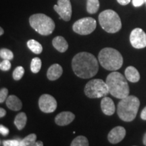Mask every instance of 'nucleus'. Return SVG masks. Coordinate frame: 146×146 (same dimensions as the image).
<instances>
[{
  "label": "nucleus",
  "mask_w": 146,
  "mask_h": 146,
  "mask_svg": "<svg viewBox=\"0 0 146 146\" xmlns=\"http://www.w3.org/2000/svg\"><path fill=\"white\" fill-rule=\"evenodd\" d=\"M72 68L76 76L87 79L96 75L99 65L94 55L88 52H81L73 58Z\"/></svg>",
  "instance_id": "1"
},
{
  "label": "nucleus",
  "mask_w": 146,
  "mask_h": 146,
  "mask_svg": "<svg viewBox=\"0 0 146 146\" xmlns=\"http://www.w3.org/2000/svg\"><path fill=\"white\" fill-rule=\"evenodd\" d=\"M109 93L118 99H123L129 94V87L127 78L118 72H111L106 78Z\"/></svg>",
  "instance_id": "2"
},
{
  "label": "nucleus",
  "mask_w": 146,
  "mask_h": 146,
  "mask_svg": "<svg viewBox=\"0 0 146 146\" xmlns=\"http://www.w3.org/2000/svg\"><path fill=\"white\" fill-rule=\"evenodd\" d=\"M139 105V100L134 96H128L121 99L117 107L118 116L125 122L133 121L136 117Z\"/></svg>",
  "instance_id": "3"
},
{
  "label": "nucleus",
  "mask_w": 146,
  "mask_h": 146,
  "mask_svg": "<svg viewBox=\"0 0 146 146\" xmlns=\"http://www.w3.org/2000/svg\"><path fill=\"white\" fill-rule=\"evenodd\" d=\"M98 60L104 68L110 71H116L122 67L123 58L118 50L111 47L102 49L98 55Z\"/></svg>",
  "instance_id": "4"
},
{
  "label": "nucleus",
  "mask_w": 146,
  "mask_h": 146,
  "mask_svg": "<svg viewBox=\"0 0 146 146\" xmlns=\"http://www.w3.org/2000/svg\"><path fill=\"white\" fill-rule=\"evenodd\" d=\"M31 27L41 35H50L55 29L54 21L44 14H35L30 16Z\"/></svg>",
  "instance_id": "5"
},
{
  "label": "nucleus",
  "mask_w": 146,
  "mask_h": 146,
  "mask_svg": "<svg viewBox=\"0 0 146 146\" xmlns=\"http://www.w3.org/2000/svg\"><path fill=\"white\" fill-rule=\"evenodd\" d=\"M99 23L102 28L109 33H117L122 28V23L118 14L112 10H106L99 15Z\"/></svg>",
  "instance_id": "6"
},
{
  "label": "nucleus",
  "mask_w": 146,
  "mask_h": 146,
  "mask_svg": "<svg viewBox=\"0 0 146 146\" xmlns=\"http://www.w3.org/2000/svg\"><path fill=\"white\" fill-rule=\"evenodd\" d=\"M84 91L89 98H100L110 94L106 83L102 79H93L85 85Z\"/></svg>",
  "instance_id": "7"
},
{
  "label": "nucleus",
  "mask_w": 146,
  "mask_h": 146,
  "mask_svg": "<svg viewBox=\"0 0 146 146\" xmlns=\"http://www.w3.org/2000/svg\"><path fill=\"white\" fill-rule=\"evenodd\" d=\"M96 21L91 17L83 18L74 23L72 29L76 33L81 35L91 34L96 28Z\"/></svg>",
  "instance_id": "8"
},
{
  "label": "nucleus",
  "mask_w": 146,
  "mask_h": 146,
  "mask_svg": "<svg viewBox=\"0 0 146 146\" xmlns=\"http://www.w3.org/2000/svg\"><path fill=\"white\" fill-rule=\"evenodd\" d=\"M54 10L59 14L60 19L69 21L72 16V5L70 0H58L57 5H54Z\"/></svg>",
  "instance_id": "9"
},
{
  "label": "nucleus",
  "mask_w": 146,
  "mask_h": 146,
  "mask_svg": "<svg viewBox=\"0 0 146 146\" xmlns=\"http://www.w3.org/2000/svg\"><path fill=\"white\" fill-rule=\"evenodd\" d=\"M39 106L43 112H54L57 108V102L51 95L43 94L39 98Z\"/></svg>",
  "instance_id": "10"
},
{
  "label": "nucleus",
  "mask_w": 146,
  "mask_h": 146,
  "mask_svg": "<svg viewBox=\"0 0 146 146\" xmlns=\"http://www.w3.org/2000/svg\"><path fill=\"white\" fill-rule=\"evenodd\" d=\"M130 42L135 48H144L146 47V33L140 28L133 29L130 35Z\"/></svg>",
  "instance_id": "11"
},
{
  "label": "nucleus",
  "mask_w": 146,
  "mask_h": 146,
  "mask_svg": "<svg viewBox=\"0 0 146 146\" xmlns=\"http://www.w3.org/2000/svg\"><path fill=\"white\" fill-rule=\"evenodd\" d=\"M126 135V130L123 127H114L110 131L108 135V139L110 143L116 144L119 143L125 138Z\"/></svg>",
  "instance_id": "12"
},
{
  "label": "nucleus",
  "mask_w": 146,
  "mask_h": 146,
  "mask_svg": "<svg viewBox=\"0 0 146 146\" xmlns=\"http://www.w3.org/2000/svg\"><path fill=\"white\" fill-rule=\"evenodd\" d=\"M75 118V115L70 112H62L55 118V122L59 126H66L70 124Z\"/></svg>",
  "instance_id": "13"
},
{
  "label": "nucleus",
  "mask_w": 146,
  "mask_h": 146,
  "mask_svg": "<svg viewBox=\"0 0 146 146\" xmlns=\"http://www.w3.org/2000/svg\"><path fill=\"white\" fill-rule=\"evenodd\" d=\"M101 108L104 114L107 116L114 114L116 111L114 103L113 100L108 97H104L101 102Z\"/></svg>",
  "instance_id": "14"
},
{
  "label": "nucleus",
  "mask_w": 146,
  "mask_h": 146,
  "mask_svg": "<svg viewBox=\"0 0 146 146\" xmlns=\"http://www.w3.org/2000/svg\"><path fill=\"white\" fill-rule=\"evenodd\" d=\"M63 69L58 64H54L51 66L47 70V76L50 81H56L62 74Z\"/></svg>",
  "instance_id": "15"
},
{
  "label": "nucleus",
  "mask_w": 146,
  "mask_h": 146,
  "mask_svg": "<svg viewBox=\"0 0 146 146\" xmlns=\"http://www.w3.org/2000/svg\"><path fill=\"white\" fill-rule=\"evenodd\" d=\"M52 44L56 50L61 53L65 52L68 48V43L64 38L62 36H58L54 38L52 41Z\"/></svg>",
  "instance_id": "16"
},
{
  "label": "nucleus",
  "mask_w": 146,
  "mask_h": 146,
  "mask_svg": "<svg viewBox=\"0 0 146 146\" xmlns=\"http://www.w3.org/2000/svg\"><path fill=\"white\" fill-rule=\"evenodd\" d=\"M6 106L9 109L13 111L20 110L23 107L21 100L16 96H10L6 100Z\"/></svg>",
  "instance_id": "17"
},
{
  "label": "nucleus",
  "mask_w": 146,
  "mask_h": 146,
  "mask_svg": "<svg viewBox=\"0 0 146 146\" xmlns=\"http://www.w3.org/2000/svg\"><path fill=\"white\" fill-rule=\"evenodd\" d=\"M125 77L131 83H137L139 81L140 74L138 70L133 66H129L125 70Z\"/></svg>",
  "instance_id": "18"
},
{
  "label": "nucleus",
  "mask_w": 146,
  "mask_h": 146,
  "mask_svg": "<svg viewBox=\"0 0 146 146\" xmlns=\"http://www.w3.org/2000/svg\"><path fill=\"white\" fill-rule=\"evenodd\" d=\"M27 121V117L26 114L25 112H21L16 115L14 123L18 130H22L26 126Z\"/></svg>",
  "instance_id": "19"
},
{
  "label": "nucleus",
  "mask_w": 146,
  "mask_h": 146,
  "mask_svg": "<svg viewBox=\"0 0 146 146\" xmlns=\"http://www.w3.org/2000/svg\"><path fill=\"white\" fill-rule=\"evenodd\" d=\"M27 46H28L29 50L33 52L34 54H39L43 51V47H42L41 43H39V42L34 39H31L28 41Z\"/></svg>",
  "instance_id": "20"
},
{
  "label": "nucleus",
  "mask_w": 146,
  "mask_h": 146,
  "mask_svg": "<svg viewBox=\"0 0 146 146\" xmlns=\"http://www.w3.org/2000/svg\"><path fill=\"white\" fill-rule=\"evenodd\" d=\"M100 8L99 0H87V11L89 14H96Z\"/></svg>",
  "instance_id": "21"
},
{
  "label": "nucleus",
  "mask_w": 146,
  "mask_h": 146,
  "mask_svg": "<svg viewBox=\"0 0 146 146\" xmlns=\"http://www.w3.org/2000/svg\"><path fill=\"white\" fill-rule=\"evenodd\" d=\"M36 135L34 133L29 135L26 137L21 140V146H33L36 145Z\"/></svg>",
  "instance_id": "22"
},
{
  "label": "nucleus",
  "mask_w": 146,
  "mask_h": 146,
  "mask_svg": "<svg viewBox=\"0 0 146 146\" xmlns=\"http://www.w3.org/2000/svg\"><path fill=\"white\" fill-rule=\"evenodd\" d=\"M41 60L40 58L36 57L31 60V70L33 73H38L41 68Z\"/></svg>",
  "instance_id": "23"
},
{
  "label": "nucleus",
  "mask_w": 146,
  "mask_h": 146,
  "mask_svg": "<svg viewBox=\"0 0 146 146\" xmlns=\"http://www.w3.org/2000/svg\"><path fill=\"white\" fill-rule=\"evenodd\" d=\"M71 146H87L89 145V141L84 136H78L73 139Z\"/></svg>",
  "instance_id": "24"
},
{
  "label": "nucleus",
  "mask_w": 146,
  "mask_h": 146,
  "mask_svg": "<svg viewBox=\"0 0 146 146\" xmlns=\"http://www.w3.org/2000/svg\"><path fill=\"white\" fill-rule=\"evenodd\" d=\"M0 56L3 60H11L13 59L14 54L12 52L8 49L3 48L0 50Z\"/></svg>",
  "instance_id": "25"
},
{
  "label": "nucleus",
  "mask_w": 146,
  "mask_h": 146,
  "mask_svg": "<svg viewBox=\"0 0 146 146\" xmlns=\"http://www.w3.org/2000/svg\"><path fill=\"white\" fill-rule=\"evenodd\" d=\"M24 74H25V69L23 66H18L15 68V70L13 72V78L16 81L21 80L23 77Z\"/></svg>",
  "instance_id": "26"
},
{
  "label": "nucleus",
  "mask_w": 146,
  "mask_h": 146,
  "mask_svg": "<svg viewBox=\"0 0 146 146\" xmlns=\"http://www.w3.org/2000/svg\"><path fill=\"white\" fill-rule=\"evenodd\" d=\"M3 145L5 146H21V140H5L3 141Z\"/></svg>",
  "instance_id": "27"
},
{
  "label": "nucleus",
  "mask_w": 146,
  "mask_h": 146,
  "mask_svg": "<svg viewBox=\"0 0 146 146\" xmlns=\"http://www.w3.org/2000/svg\"><path fill=\"white\" fill-rule=\"evenodd\" d=\"M11 68V63L10 60H3L0 63V69L3 71H8Z\"/></svg>",
  "instance_id": "28"
},
{
  "label": "nucleus",
  "mask_w": 146,
  "mask_h": 146,
  "mask_svg": "<svg viewBox=\"0 0 146 146\" xmlns=\"http://www.w3.org/2000/svg\"><path fill=\"white\" fill-rule=\"evenodd\" d=\"M8 95V90L6 88H2L0 91V103H3L7 100Z\"/></svg>",
  "instance_id": "29"
},
{
  "label": "nucleus",
  "mask_w": 146,
  "mask_h": 146,
  "mask_svg": "<svg viewBox=\"0 0 146 146\" xmlns=\"http://www.w3.org/2000/svg\"><path fill=\"white\" fill-rule=\"evenodd\" d=\"M0 133L3 136H7L9 134V129L4 126L0 125Z\"/></svg>",
  "instance_id": "30"
},
{
  "label": "nucleus",
  "mask_w": 146,
  "mask_h": 146,
  "mask_svg": "<svg viewBox=\"0 0 146 146\" xmlns=\"http://www.w3.org/2000/svg\"><path fill=\"white\" fill-rule=\"evenodd\" d=\"M132 3L135 7H139L141 6L145 3V1L144 0H132Z\"/></svg>",
  "instance_id": "31"
},
{
  "label": "nucleus",
  "mask_w": 146,
  "mask_h": 146,
  "mask_svg": "<svg viewBox=\"0 0 146 146\" xmlns=\"http://www.w3.org/2000/svg\"><path fill=\"white\" fill-rule=\"evenodd\" d=\"M118 3L122 5H126L131 2V0H117Z\"/></svg>",
  "instance_id": "32"
},
{
  "label": "nucleus",
  "mask_w": 146,
  "mask_h": 146,
  "mask_svg": "<svg viewBox=\"0 0 146 146\" xmlns=\"http://www.w3.org/2000/svg\"><path fill=\"white\" fill-rule=\"evenodd\" d=\"M141 118L142 120H146V106L144 108L141 113Z\"/></svg>",
  "instance_id": "33"
},
{
  "label": "nucleus",
  "mask_w": 146,
  "mask_h": 146,
  "mask_svg": "<svg viewBox=\"0 0 146 146\" xmlns=\"http://www.w3.org/2000/svg\"><path fill=\"white\" fill-rule=\"evenodd\" d=\"M5 114H6V111H5V110L2 108H0V117H3V116H5Z\"/></svg>",
  "instance_id": "34"
},
{
  "label": "nucleus",
  "mask_w": 146,
  "mask_h": 146,
  "mask_svg": "<svg viewBox=\"0 0 146 146\" xmlns=\"http://www.w3.org/2000/svg\"><path fill=\"white\" fill-rule=\"evenodd\" d=\"M43 142L42 141H36V146H43Z\"/></svg>",
  "instance_id": "35"
},
{
  "label": "nucleus",
  "mask_w": 146,
  "mask_h": 146,
  "mask_svg": "<svg viewBox=\"0 0 146 146\" xmlns=\"http://www.w3.org/2000/svg\"><path fill=\"white\" fill-rule=\"evenodd\" d=\"M143 143L144 145H146V133H145L143 136Z\"/></svg>",
  "instance_id": "36"
},
{
  "label": "nucleus",
  "mask_w": 146,
  "mask_h": 146,
  "mask_svg": "<svg viewBox=\"0 0 146 146\" xmlns=\"http://www.w3.org/2000/svg\"><path fill=\"white\" fill-rule=\"evenodd\" d=\"M3 33H4V31H3V29L2 28H0V35H3Z\"/></svg>",
  "instance_id": "37"
},
{
  "label": "nucleus",
  "mask_w": 146,
  "mask_h": 146,
  "mask_svg": "<svg viewBox=\"0 0 146 146\" xmlns=\"http://www.w3.org/2000/svg\"><path fill=\"white\" fill-rule=\"evenodd\" d=\"M144 1H145V5H146V0H144Z\"/></svg>",
  "instance_id": "38"
}]
</instances>
